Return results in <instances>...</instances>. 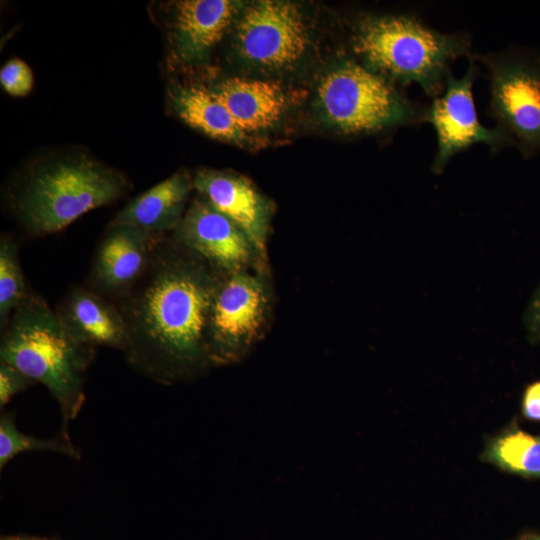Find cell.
Listing matches in <instances>:
<instances>
[{
	"label": "cell",
	"mask_w": 540,
	"mask_h": 540,
	"mask_svg": "<svg viewBox=\"0 0 540 540\" xmlns=\"http://www.w3.org/2000/svg\"><path fill=\"white\" fill-rule=\"evenodd\" d=\"M95 354L96 348L76 339L56 310L32 290L1 331L0 362L47 388L65 429L85 403L86 375Z\"/></svg>",
	"instance_id": "7a4b0ae2"
},
{
	"label": "cell",
	"mask_w": 540,
	"mask_h": 540,
	"mask_svg": "<svg viewBox=\"0 0 540 540\" xmlns=\"http://www.w3.org/2000/svg\"><path fill=\"white\" fill-rule=\"evenodd\" d=\"M522 414L530 420L540 422V381L527 386L522 398Z\"/></svg>",
	"instance_id": "603a6c76"
},
{
	"label": "cell",
	"mask_w": 540,
	"mask_h": 540,
	"mask_svg": "<svg viewBox=\"0 0 540 540\" xmlns=\"http://www.w3.org/2000/svg\"><path fill=\"white\" fill-rule=\"evenodd\" d=\"M228 0H185L176 4L175 48L185 62L202 59L223 37L238 13Z\"/></svg>",
	"instance_id": "9a60e30c"
},
{
	"label": "cell",
	"mask_w": 540,
	"mask_h": 540,
	"mask_svg": "<svg viewBox=\"0 0 540 540\" xmlns=\"http://www.w3.org/2000/svg\"><path fill=\"white\" fill-rule=\"evenodd\" d=\"M25 282L15 238L3 233L0 238V327L8 325L14 311L30 293Z\"/></svg>",
	"instance_id": "ffe728a7"
},
{
	"label": "cell",
	"mask_w": 540,
	"mask_h": 540,
	"mask_svg": "<svg viewBox=\"0 0 540 540\" xmlns=\"http://www.w3.org/2000/svg\"><path fill=\"white\" fill-rule=\"evenodd\" d=\"M1 540H59L56 538L36 537V536H3Z\"/></svg>",
	"instance_id": "cb8c5ba5"
},
{
	"label": "cell",
	"mask_w": 540,
	"mask_h": 540,
	"mask_svg": "<svg viewBox=\"0 0 540 540\" xmlns=\"http://www.w3.org/2000/svg\"><path fill=\"white\" fill-rule=\"evenodd\" d=\"M532 540H540V536L533 538Z\"/></svg>",
	"instance_id": "d4e9b609"
},
{
	"label": "cell",
	"mask_w": 540,
	"mask_h": 540,
	"mask_svg": "<svg viewBox=\"0 0 540 540\" xmlns=\"http://www.w3.org/2000/svg\"><path fill=\"white\" fill-rule=\"evenodd\" d=\"M127 189L124 176L91 158L60 157L32 167L12 189L10 205L27 233L38 237L63 230Z\"/></svg>",
	"instance_id": "277c9868"
},
{
	"label": "cell",
	"mask_w": 540,
	"mask_h": 540,
	"mask_svg": "<svg viewBox=\"0 0 540 540\" xmlns=\"http://www.w3.org/2000/svg\"><path fill=\"white\" fill-rule=\"evenodd\" d=\"M172 103L186 124L211 138L239 145L248 138L212 90L177 87L172 92Z\"/></svg>",
	"instance_id": "e0dca14e"
},
{
	"label": "cell",
	"mask_w": 540,
	"mask_h": 540,
	"mask_svg": "<svg viewBox=\"0 0 540 540\" xmlns=\"http://www.w3.org/2000/svg\"><path fill=\"white\" fill-rule=\"evenodd\" d=\"M64 326L80 342L125 354L129 346L126 322L110 299L87 285L74 286L55 309Z\"/></svg>",
	"instance_id": "4fadbf2b"
},
{
	"label": "cell",
	"mask_w": 540,
	"mask_h": 540,
	"mask_svg": "<svg viewBox=\"0 0 540 540\" xmlns=\"http://www.w3.org/2000/svg\"><path fill=\"white\" fill-rule=\"evenodd\" d=\"M261 280L245 271L224 275L216 290L207 328L211 365L242 357L261 333L268 311Z\"/></svg>",
	"instance_id": "ba28073f"
},
{
	"label": "cell",
	"mask_w": 540,
	"mask_h": 540,
	"mask_svg": "<svg viewBox=\"0 0 540 540\" xmlns=\"http://www.w3.org/2000/svg\"><path fill=\"white\" fill-rule=\"evenodd\" d=\"M223 276L170 234L159 238L142 277L114 301L127 325L128 364L163 385L212 366L207 328Z\"/></svg>",
	"instance_id": "6da1fadb"
},
{
	"label": "cell",
	"mask_w": 540,
	"mask_h": 540,
	"mask_svg": "<svg viewBox=\"0 0 540 540\" xmlns=\"http://www.w3.org/2000/svg\"><path fill=\"white\" fill-rule=\"evenodd\" d=\"M30 451H48L63 454L75 460L81 459L80 450L72 442L68 429L62 428L50 438H38L21 432L15 424L12 411L0 417V469L15 456Z\"/></svg>",
	"instance_id": "d6986e66"
},
{
	"label": "cell",
	"mask_w": 540,
	"mask_h": 540,
	"mask_svg": "<svg viewBox=\"0 0 540 540\" xmlns=\"http://www.w3.org/2000/svg\"><path fill=\"white\" fill-rule=\"evenodd\" d=\"M0 82L4 90L12 96H25L33 86L30 67L20 59L9 60L0 71Z\"/></svg>",
	"instance_id": "44dd1931"
},
{
	"label": "cell",
	"mask_w": 540,
	"mask_h": 540,
	"mask_svg": "<svg viewBox=\"0 0 540 540\" xmlns=\"http://www.w3.org/2000/svg\"><path fill=\"white\" fill-rule=\"evenodd\" d=\"M212 91L247 134L276 125L289 106L284 89L271 81L233 77Z\"/></svg>",
	"instance_id": "2e32d148"
},
{
	"label": "cell",
	"mask_w": 540,
	"mask_h": 540,
	"mask_svg": "<svg viewBox=\"0 0 540 540\" xmlns=\"http://www.w3.org/2000/svg\"><path fill=\"white\" fill-rule=\"evenodd\" d=\"M318 99L328 123L349 135L423 123L426 107L409 99L394 82L353 60L342 61L327 72L319 84Z\"/></svg>",
	"instance_id": "5b68a950"
},
{
	"label": "cell",
	"mask_w": 540,
	"mask_h": 540,
	"mask_svg": "<svg viewBox=\"0 0 540 540\" xmlns=\"http://www.w3.org/2000/svg\"><path fill=\"white\" fill-rule=\"evenodd\" d=\"M170 235L222 275L245 271L257 253L248 236L201 196Z\"/></svg>",
	"instance_id": "30bf717a"
},
{
	"label": "cell",
	"mask_w": 540,
	"mask_h": 540,
	"mask_svg": "<svg viewBox=\"0 0 540 540\" xmlns=\"http://www.w3.org/2000/svg\"><path fill=\"white\" fill-rule=\"evenodd\" d=\"M236 39L244 59L270 70L291 67L310 44L301 9L287 1L265 0L249 5L239 18Z\"/></svg>",
	"instance_id": "9c48e42d"
},
{
	"label": "cell",
	"mask_w": 540,
	"mask_h": 540,
	"mask_svg": "<svg viewBox=\"0 0 540 540\" xmlns=\"http://www.w3.org/2000/svg\"><path fill=\"white\" fill-rule=\"evenodd\" d=\"M483 459L503 471L540 478V436L521 429L504 431L488 442Z\"/></svg>",
	"instance_id": "ac0fdd59"
},
{
	"label": "cell",
	"mask_w": 540,
	"mask_h": 540,
	"mask_svg": "<svg viewBox=\"0 0 540 540\" xmlns=\"http://www.w3.org/2000/svg\"><path fill=\"white\" fill-rule=\"evenodd\" d=\"M35 382L14 366L0 362V407L3 409L10 400Z\"/></svg>",
	"instance_id": "7402d4cb"
},
{
	"label": "cell",
	"mask_w": 540,
	"mask_h": 540,
	"mask_svg": "<svg viewBox=\"0 0 540 540\" xmlns=\"http://www.w3.org/2000/svg\"><path fill=\"white\" fill-rule=\"evenodd\" d=\"M193 179L179 171L131 200L111 221L156 238L171 234L183 218Z\"/></svg>",
	"instance_id": "5bb4252c"
},
{
	"label": "cell",
	"mask_w": 540,
	"mask_h": 540,
	"mask_svg": "<svg viewBox=\"0 0 540 540\" xmlns=\"http://www.w3.org/2000/svg\"><path fill=\"white\" fill-rule=\"evenodd\" d=\"M465 32H442L414 13L365 15L352 34V49L364 65L392 82L417 84L430 97L445 88L450 64L471 57Z\"/></svg>",
	"instance_id": "3957f363"
},
{
	"label": "cell",
	"mask_w": 540,
	"mask_h": 540,
	"mask_svg": "<svg viewBox=\"0 0 540 540\" xmlns=\"http://www.w3.org/2000/svg\"><path fill=\"white\" fill-rule=\"evenodd\" d=\"M477 54L468 58L465 74L457 78L449 72L444 91L425 107L423 123H429L436 135V152L431 169L440 174L448 162L472 145H487L492 152L513 147L511 138L498 127L484 126L477 114L473 85L478 76Z\"/></svg>",
	"instance_id": "52a82bcc"
},
{
	"label": "cell",
	"mask_w": 540,
	"mask_h": 540,
	"mask_svg": "<svg viewBox=\"0 0 540 540\" xmlns=\"http://www.w3.org/2000/svg\"><path fill=\"white\" fill-rule=\"evenodd\" d=\"M489 83L488 114L525 159L540 154V48L513 44L477 55Z\"/></svg>",
	"instance_id": "8992f818"
},
{
	"label": "cell",
	"mask_w": 540,
	"mask_h": 540,
	"mask_svg": "<svg viewBox=\"0 0 540 540\" xmlns=\"http://www.w3.org/2000/svg\"><path fill=\"white\" fill-rule=\"evenodd\" d=\"M193 186L248 236L258 255L265 256L270 207L250 181L230 172L201 170Z\"/></svg>",
	"instance_id": "7c38bea8"
},
{
	"label": "cell",
	"mask_w": 540,
	"mask_h": 540,
	"mask_svg": "<svg viewBox=\"0 0 540 540\" xmlns=\"http://www.w3.org/2000/svg\"><path fill=\"white\" fill-rule=\"evenodd\" d=\"M158 239L132 227L110 224L95 251L86 285L113 302L122 298L146 271Z\"/></svg>",
	"instance_id": "8fae6325"
}]
</instances>
